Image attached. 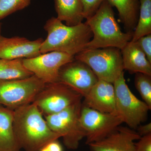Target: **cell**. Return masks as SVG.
<instances>
[{
  "mask_svg": "<svg viewBox=\"0 0 151 151\" xmlns=\"http://www.w3.org/2000/svg\"><path fill=\"white\" fill-rule=\"evenodd\" d=\"M74 59L86 63L99 80L113 84L124 72L121 50L115 47L85 50Z\"/></svg>",
  "mask_w": 151,
  "mask_h": 151,
  "instance_id": "4",
  "label": "cell"
},
{
  "mask_svg": "<svg viewBox=\"0 0 151 151\" xmlns=\"http://www.w3.org/2000/svg\"><path fill=\"white\" fill-rule=\"evenodd\" d=\"M45 84L34 75L23 79H0V105L14 110L32 103Z\"/></svg>",
  "mask_w": 151,
  "mask_h": 151,
  "instance_id": "7",
  "label": "cell"
},
{
  "mask_svg": "<svg viewBox=\"0 0 151 151\" xmlns=\"http://www.w3.org/2000/svg\"><path fill=\"white\" fill-rule=\"evenodd\" d=\"M84 98L83 106L102 113L117 115L115 90L112 83L98 80Z\"/></svg>",
  "mask_w": 151,
  "mask_h": 151,
  "instance_id": "14",
  "label": "cell"
},
{
  "mask_svg": "<svg viewBox=\"0 0 151 151\" xmlns=\"http://www.w3.org/2000/svg\"><path fill=\"white\" fill-rule=\"evenodd\" d=\"M136 89L143 101L151 109V76L145 73H136L134 79Z\"/></svg>",
  "mask_w": 151,
  "mask_h": 151,
  "instance_id": "21",
  "label": "cell"
},
{
  "mask_svg": "<svg viewBox=\"0 0 151 151\" xmlns=\"http://www.w3.org/2000/svg\"><path fill=\"white\" fill-rule=\"evenodd\" d=\"M14 110L0 105V151H20L13 127Z\"/></svg>",
  "mask_w": 151,
  "mask_h": 151,
  "instance_id": "16",
  "label": "cell"
},
{
  "mask_svg": "<svg viewBox=\"0 0 151 151\" xmlns=\"http://www.w3.org/2000/svg\"><path fill=\"white\" fill-rule=\"evenodd\" d=\"M141 137L151 134V123L150 122L143 125H139L136 129Z\"/></svg>",
  "mask_w": 151,
  "mask_h": 151,
  "instance_id": "27",
  "label": "cell"
},
{
  "mask_svg": "<svg viewBox=\"0 0 151 151\" xmlns=\"http://www.w3.org/2000/svg\"><path fill=\"white\" fill-rule=\"evenodd\" d=\"M13 127L19 147L25 151H39L47 143L61 137L50 128L33 103L14 110Z\"/></svg>",
  "mask_w": 151,
  "mask_h": 151,
  "instance_id": "1",
  "label": "cell"
},
{
  "mask_svg": "<svg viewBox=\"0 0 151 151\" xmlns=\"http://www.w3.org/2000/svg\"><path fill=\"white\" fill-rule=\"evenodd\" d=\"M139 18L131 40L133 42L151 34V0H139Z\"/></svg>",
  "mask_w": 151,
  "mask_h": 151,
  "instance_id": "20",
  "label": "cell"
},
{
  "mask_svg": "<svg viewBox=\"0 0 151 151\" xmlns=\"http://www.w3.org/2000/svg\"><path fill=\"white\" fill-rule=\"evenodd\" d=\"M57 18L69 26L82 22L84 19L80 0H54Z\"/></svg>",
  "mask_w": 151,
  "mask_h": 151,
  "instance_id": "18",
  "label": "cell"
},
{
  "mask_svg": "<svg viewBox=\"0 0 151 151\" xmlns=\"http://www.w3.org/2000/svg\"><path fill=\"white\" fill-rule=\"evenodd\" d=\"M117 115L129 128L136 130L145 122L151 110L144 101L137 98L126 83L124 72L113 83Z\"/></svg>",
  "mask_w": 151,
  "mask_h": 151,
  "instance_id": "5",
  "label": "cell"
},
{
  "mask_svg": "<svg viewBox=\"0 0 151 151\" xmlns=\"http://www.w3.org/2000/svg\"><path fill=\"white\" fill-rule=\"evenodd\" d=\"M74 60V56L67 53L52 51L35 57L24 58L22 62L28 70L46 84L58 81L60 68Z\"/></svg>",
  "mask_w": 151,
  "mask_h": 151,
  "instance_id": "10",
  "label": "cell"
},
{
  "mask_svg": "<svg viewBox=\"0 0 151 151\" xmlns=\"http://www.w3.org/2000/svg\"><path fill=\"white\" fill-rule=\"evenodd\" d=\"M105 0H80L84 19L92 17L100 7Z\"/></svg>",
  "mask_w": 151,
  "mask_h": 151,
  "instance_id": "23",
  "label": "cell"
},
{
  "mask_svg": "<svg viewBox=\"0 0 151 151\" xmlns=\"http://www.w3.org/2000/svg\"><path fill=\"white\" fill-rule=\"evenodd\" d=\"M82 96L67 85L58 82L45 84L32 103L44 117L59 113L78 102Z\"/></svg>",
  "mask_w": 151,
  "mask_h": 151,
  "instance_id": "8",
  "label": "cell"
},
{
  "mask_svg": "<svg viewBox=\"0 0 151 151\" xmlns=\"http://www.w3.org/2000/svg\"><path fill=\"white\" fill-rule=\"evenodd\" d=\"M23 64L22 59H0V79H23L33 75Z\"/></svg>",
  "mask_w": 151,
  "mask_h": 151,
  "instance_id": "19",
  "label": "cell"
},
{
  "mask_svg": "<svg viewBox=\"0 0 151 151\" xmlns=\"http://www.w3.org/2000/svg\"><path fill=\"white\" fill-rule=\"evenodd\" d=\"M80 122L86 132L87 145L108 137L123 123L118 115L102 113L83 105Z\"/></svg>",
  "mask_w": 151,
  "mask_h": 151,
  "instance_id": "9",
  "label": "cell"
},
{
  "mask_svg": "<svg viewBox=\"0 0 151 151\" xmlns=\"http://www.w3.org/2000/svg\"><path fill=\"white\" fill-rule=\"evenodd\" d=\"M140 138L135 130L119 126L108 137L88 145L92 151H135V141Z\"/></svg>",
  "mask_w": 151,
  "mask_h": 151,
  "instance_id": "13",
  "label": "cell"
},
{
  "mask_svg": "<svg viewBox=\"0 0 151 151\" xmlns=\"http://www.w3.org/2000/svg\"><path fill=\"white\" fill-rule=\"evenodd\" d=\"M118 10L120 20L127 32L133 33L137 23L139 0H105Z\"/></svg>",
  "mask_w": 151,
  "mask_h": 151,
  "instance_id": "17",
  "label": "cell"
},
{
  "mask_svg": "<svg viewBox=\"0 0 151 151\" xmlns=\"http://www.w3.org/2000/svg\"><path fill=\"white\" fill-rule=\"evenodd\" d=\"M135 42L151 63V34L140 37Z\"/></svg>",
  "mask_w": 151,
  "mask_h": 151,
  "instance_id": "24",
  "label": "cell"
},
{
  "mask_svg": "<svg viewBox=\"0 0 151 151\" xmlns=\"http://www.w3.org/2000/svg\"><path fill=\"white\" fill-rule=\"evenodd\" d=\"M85 23L92 31V37L85 50L115 47L122 50L132 40L133 33L124 32L118 24L112 6L105 1Z\"/></svg>",
  "mask_w": 151,
  "mask_h": 151,
  "instance_id": "3",
  "label": "cell"
},
{
  "mask_svg": "<svg viewBox=\"0 0 151 151\" xmlns=\"http://www.w3.org/2000/svg\"><path fill=\"white\" fill-rule=\"evenodd\" d=\"M98 78L86 63L74 60L60 70L58 81L67 85L84 97L98 81Z\"/></svg>",
  "mask_w": 151,
  "mask_h": 151,
  "instance_id": "11",
  "label": "cell"
},
{
  "mask_svg": "<svg viewBox=\"0 0 151 151\" xmlns=\"http://www.w3.org/2000/svg\"><path fill=\"white\" fill-rule=\"evenodd\" d=\"M39 151H63V148L58 139L47 143Z\"/></svg>",
  "mask_w": 151,
  "mask_h": 151,
  "instance_id": "26",
  "label": "cell"
},
{
  "mask_svg": "<svg viewBox=\"0 0 151 151\" xmlns=\"http://www.w3.org/2000/svg\"><path fill=\"white\" fill-rule=\"evenodd\" d=\"M1 24L0 23V36L1 35Z\"/></svg>",
  "mask_w": 151,
  "mask_h": 151,
  "instance_id": "28",
  "label": "cell"
},
{
  "mask_svg": "<svg viewBox=\"0 0 151 151\" xmlns=\"http://www.w3.org/2000/svg\"><path fill=\"white\" fill-rule=\"evenodd\" d=\"M44 29L47 35L41 45V54L58 51L74 57L85 50L93 36L85 22L69 26L55 17L46 22Z\"/></svg>",
  "mask_w": 151,
  "mask_h": 151,
  "instance_id": "2",
  "label": "cell"
},
{
  "mask_svg": "<svg viewBox=\"0 0 151 151\" xmlns=\"http://www.w3.org/2000/svg\"><path fill=\"white\" fill-rule=\"evenodd\" d=\"M32 0H0V20L14 13L25 9Z\"/></svg>",
  "mask_w": 151,
  "mask_h": 151,
  "instance_id": "22",
  "label": "cell"
},
{
  "mask_svg": "<svg viewBox=\"0 0 151 151\" xmlns=\"http://www.w3.org/2000/svg\"><path fill=\"white\" fill-rule=\"evenodd\" d=\"M44 40H30L26 38L0 36V59L14 60L35 57L41 54Z\"/></svg>",
  "mask_w": 151,
  "mask_h": 151,
  "instance_id": "12",
  "label": "cell"
},
{
  "mask_svg": "<svg viewBox=\"0 0 151 151\" xmlns=\"http://www.w3.org/2000/svg\"><path fill=\"white\" fill-rule=\"evenodd\" d=\"M121 51L124 70L151 76V63L135 42L130 41Z\"/></svg>",
  "mask_w": 151,
  "mask_h": 151,
  "instance_id": "15",
  "label": "cell"
},
{
  "mask_svg": "<svg viewBox=\"0 0 151 151\" xmlns=\"http://www.w3.org/2000/svg\"><path fill=\"white\" fill-rule=\"evenodd\" d=\"M135 143V151H151V134L141 137Z\"/></svg>",
  "mask_w": 151,
  "mask_h": 151,
  "instance_id": "25",
  "label": "cell"
},
{
  "mask_svg": "<svg viewBox=\"0 0 151 151\" xmlns=\"http://www.w3.org/2000/svg\"><path fill=\"white\" fill-rule=\"evenodd\" d=\"M82 104L81 102L59 112L45 117L49 127L60 135L65 147L70 150L78 148L86 132L80 122Z\"/></svg>",
  "mask_w": 151,
  "mask_h": 151,
  "instance_id": "6",
  "label": "cell"
}]
</instances>
